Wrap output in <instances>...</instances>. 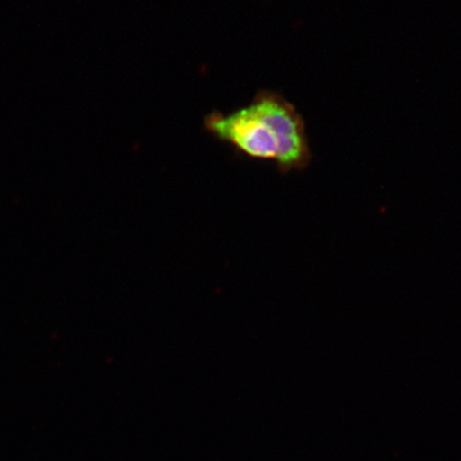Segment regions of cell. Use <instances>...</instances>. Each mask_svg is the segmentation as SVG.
<instances>
[{"label": "cell", "mask_w": 461, "mask_h": 461, "mask_svg": "<svg viewBox=\"0 0 461 461\" xmlns=\"http://www.w3.org/2000/svg\"><path fill=\"white\" fill-rule=\"evenodd\" d=\"M204 128L247 158L274 161L284 175L303 171L312 160L302 114L274 91L258 92L248 105L228 114H207Z\"/></svg>", "instance_id": "cell-1"}]
</instances>
